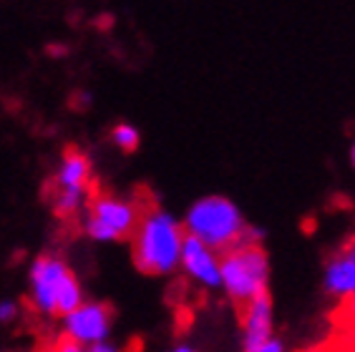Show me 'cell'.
Segmentation results:
<instances>
[{
	"instance_id": "1",
	"label": "cell",
	"mask_w": 355,
	"mask_h": 352,
	"mask_svg": "<svg viewBox=\"0 0 355 352\" xmlns=\"http://www.w3.org/2000/svg\"><path fill=\"white\" fill-rule=\"evenodd\" d=\"M184 224H179L169 211L149 206L144 209L134 237H131V259L137 270L151 277H166L182 262L184 247Z\"/></svg>"
},
{
	"instance_id": "2",
	"label": "cell",
	"mask_w": 355,
	"mask_h": 352,
	"mask_svg": "<svg viewBox=\"0 0 355 352\" xmlns=\"http://www.w3.org/2000/svg\"><path fill=\"white\" fill-rule=\"evenodd\" d=\"M187 237L199 239L217 254L234 249L242 242H260V231L250 227L239 206L227 197H202L191 204L184 217Z\"/></svg>"
},
{
	"instance_id": "3",
	"label": "cell",
	"mask_w": 355,
	"mask_h": 352,
	"mask_svg": "<svg viewBox=\"0 0 355 352\" xmlns=\"http://www.w3.org/2000/svg\"><path fill=\"white\" fill-rule=\"evenodd\" d=\"M31 305L46 317H66L86 302L78 277L58 254H41L28 270Z\"/></svg>"
},
{
	"instance_id": "4",
	"label": "cell",
	"mask_w": 355,
	"mask_h": 352,
	"mask_svg": "<svg viewBox=\"0 0 355 352\" xmlns=\"http://www.w3.org/2000/svg\"><path fill=\"white\" fill-rule=\"evenodd\" d=\"M219 272L222 290L232 305L245 307L252 299L267 294L270 259L260 242H242L234 249L219 254Z\"/></svg>"
},
{
	"instance_id": "5",
	"label": "cell",
	"mask_w": 355,
	"mask_h": 352,
	"mask_svg": "<svg viewBox=\"0 0 355 352\" xmlns=\"http://www.w3.org/2000/svg\"><path fill=\"white\" fill-rule=\"evenodd\" d=\"M141 214L144 209L131 199L109 191H94L83 209V234L94 242H123L134 237Z\"/></svg>"
},
{
	"instance_id": "6",
	"label": "cell",
	"mask_w": 355,
	"mask_h": 352,
	"mask_svg": "<svg viewBox=\"0 0 355 352\" xmlns=\"http://www.w3.org/2000/svg\"><path fill=\"white\" fill-rule=\"evenodd\" d=\"M114 325V312L103 302H83L78 310L63 317V337L81 347H94L106 342Z\"/></svg>"
},
{
	"instance_id": "7",
	"label": "cell",
	"mask_w": 355,
	"mask_h": 352,
	"mask_svg": "<svg viewBox=\"0 0 355 352\" xmlns=\"http://www.w3.org/2000/svg\"><path fill=\"white\" fill-rule=\"evenodd\" d=\"M179 267L184 270L187 277L194 285L205 287V290H222V272H219V254L209 249L194 237H184L182 247V262Z\"/></svg>"
},
{
	"instance_id": "8",
	"label": "cell",
	"mask_w": 355,
	"mask_h": 352,
	"mask_svg": "<svg viewBox=\"0 0 355 352\" xmlns=\"http://www.w3.org/2000/svg\"><path fill=\"white\" fill-rule=\"evenodd\" d=\"M239 322H242V350L257 352L272 335V299L270 294L252 299L250 305L239 307Z\"/></svg>"
},
{
	"instance_id": "9",
	"label": "cell",
	"mask_w": 355,
	"mask_h": 352,
	"mask_svg": "<svg viewBox=\"0 0 355 352\" xmlns=\"http://www.w3.org/2000/svg\"><path fill=\"white\" fill-rule=\"evenodd\" d=\"M322 287L330 297L345 299L355 292V237L345 242L325 264Z\"/></svg>"
},
{
	"instance_id": "10",
	"label": "cell",
	"mask_w": 355,
	"mask_h": 352,
	"mask_svg": "<svg viewBox=\"0 0 355 352\" xmlns=\"http://www.w3.org/2000/svg\"><path fill=\"white\" fill-rule=\"evenodd\" d=\"M48 189H91V159L81 149L63 151Z\"/></svg>"
},
{
	"instance_id": "11",
	"label": "cell",
	"mask_w": 355,
	"mask_h": 352,
	"mask_svg": "<svg viewBox=\"0 0 355 352\" xmlns=\"http://www.w3.org/2000/svg\"><path fill=\"white\" fill-rule=\"evenodd\" d=\"M91 194V189H48V204L58 219H73L86 209Z\"/></svg>"
},
{
	"instance_id": "12",
	"label": "cell",
	"mask_w": 355,
	"mask_h": 352,
	"mask_svg": "<svg viewBox=\"0 0 355 352\" xmlns=\"http://www.w3.org/2000/svg\"><path fill=\"white\" fill-rule=\"evenodd\" d=\"M111 143H114L116 149L131 154V151L139 149V143H141V134H139V129L134 126V123L121 121L111 129Z\"/></svg>"
},
{
	"instance_id": "13",
	"label": "cell",
	"mask_w": 355,
	"mask_h": 352,
	"mask_svg": "<svg viewBox=\"0 0 355 352\" xmlns=\"http://www.w3.org/2000/svg\"><path fill=\"white\" fill-rule=\"evenodd\" d=\"M338 317L343 319V325H348L355 330V292L350 297L340 299V307H338Z\"/></svg>"
},
{
	"instance_id": "14",
	"label": "cell",
	"mask_w": 355,
	"mask_h": 352,
	"mask_svg": "<svg viewBox=\"0 0 355 352\" xmlns=\"http://www.w3.org/2000/svg\"><path fill=\"white\" fill-rule=\"evenodd\" d=\"M18 302L15 299H0V322L3 325H10L15 317H18Z\"/></svg>"
},
{
	"instance_id": "15",
	"label": "cell",
	"mask_w": 355,
	"mask_h": 352,
	"mask_svg": "<svg viewBox=\"0 0 355 352\" xmlns=\"http://www.w3.org/2000/svg\"><path fill=\"white\" fill-rule=\"evenodd\" d=\"M55 352H86V347L76 345V342H71V340L61 337L58 340V345H55Z\"/></svg>"
},
{
	"instance_id": "16",
	"label": "cell",
	"mask_w": 355,
	"mask_h": 352,
	"mask_svg": "<svg viewBox=\"0 0 355 352\" xmlns=\"http://www.w3.org/2000/svg\"><path fill=\"white\" fill-rule=\"evenodd\" d=\"M257 352H285V345H282L280 337H270Z\"/></svg>"
},
{
	"instance_id": "17",
	"label": "cell",
	"mask_w": 355,
	"mask_h": 352,
	"mask_svg": "<svg viewBox=\"0 0 355 352\" xmlns=\"http://www.w3.org/2000/svg\"><path fill=\"white\" fill-rule=\"evenodd\" d=\"M73 106H78L81 111H86L91 106V94L89 91H78V94L73 96Z\"/></svg>"
},
{
	"instance_id": "18",
	"label": "cell",
	"mask_w": 355,
	"mask_h": 352,
	"mask_svg": "<svg viewBox=\"0 0 355 352\" xmlns=\"http://www.w3.org/2000/svg\"><path fill=\"white\" fill-rule=\"evenodd\" d=\"M86 352H121L116 345H111V342H101V345H94V347H89Z\"/></svg>"
},
{
	"instance_id": "19",
	"label": "cell",
	"mask_w": 355,
	"mask_h": 352,
	"mask_svg": "<svg viewBox=\"0 0 355 352\" xmlns=\"http://www.w3.org/2000/svg\"><path fill=\"white\" fill-rule=\"evenodd\" d=\"M169 352H197L191 345H177L174 350H169Z\"/></svg>"
},
{
	"instance_id": "20",
	"label": "cell",
	"mask_w": 355,
	"mask_h": 352,
	"mask_svg": "<svg viewBox=\"0 0 355 352\" xmlns=\"http://www.w3.org/2000/svg\"><path fill=\"white\" fill-rule=\"evenodd\" d=\"M350 164H353V169H355V141H353V146H350Z\"/></svg>"
}]
</instances>
